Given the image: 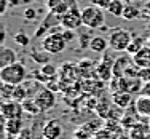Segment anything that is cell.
Segmentation results:
<instances>
[{"mask_svg":"<svg viewBox=\"0 0 150 139\" xmlns=\"http://www.w3.org/2000/svg\"><path fill=\"white\" fill-rule=\"evenodd\" d=\"M62 133H64V126L56 118L48 120L43 125V128H42V138H45V139H59L62 136Z\"/></svg>","mask_w":150,"mask_h":139,"instance_id":"cell-8","label":"cell"},{"mask_svg":"<svg viewBox=\"0 0 150 139\" xmlns=\"http://www.w3.org/2000/svg\"><path fill=\"white\" fill-rule=\"evenodd\" d=\"M81 21L88 29H101L105 23L104 10L96 5H86L81 8Z\"/></svg>","mask_w":150,"mask_h":139,"instance_id":"cell-2","label":"cell"},{"mask_svg":"<svg viewBox=\"0 0 150 139\" xmlns=\"http://www.w3.org/2000/svg\"><path fill=\"white\" fill-rule=\"evenodd\" d=\"M0 80L3 83L11 85H23L27 80V69L23 62H15L11 66H6L0 69Z\"/></svg>","mask_w":150,"mask_h":139,"instance_id":"cell-1","label":"cell"},{"mask_svg":"<svg viewBox=\"0 0 150 139\" xmlns=\"http://www.w3.org/2000/svg\"><path fill=\"white\" fill-rule=\"evenodd\" d=\"M93 2H96V0H93Z\"/></svg>","mask_w":150,"mask_h":139,"instance_id":"cell-40","label":"cell"},{"mask_svg":"<svg viewBox=\"0 0 150 139\" xmlns=\"http://www.w3.org/2000/svg\"><path fill=\"white\" fill-rule=\"evenodd\" d=\"M24 18H26V21H35L37 19V11H35L34 8H26Z\"/></svg>","mask_w":150,"mask_h":139,"instance_id":"cell-32","label":"cell"},{"mask_svg":"<svg viewBox=\"0 0 150 139\" xmlns=\"http://www.w3.org/2000/svg\"><path fill=\"white\" fill-rule=\"evenodd\" d=\"M129 2H139V0H129Z\"/></svg>","mask_w":150,"mask_h":139,"instance_id":"cell-37","label":"cell"},{"mask_svg":"<svg viewBox=\"0 0 150 139\" xmlns=\"http://www.w3.org/2000/svg\"><path fill=\"white\" fill-rule=\"evenodd\" d=\"M131 139H150V122H141L139 120L137 123L128 131Z\"/></svg>","mask_w":150,"mask_h":139,"instance_id":"cell-13","label":"cell"},{"mask_svg":"<svg viewBox=\"0 0 150 139\" xmlns=\"http://www.w3.org/2000/svg\"><path fill=\"white\" fill-rule=\"evenodd\" d=\"M144 46H145V45H144V37H142V35H141V37H134L133 40H131V43H129V46H128L126 51L129 53L131 56H133V55H136V53H137L141 48H144Z\"/></svg>","mask_w":150,"mask_h":139,"instance_id":"cell-25","label":"cell"},{"mask_svg":"<svg viewBox=\"0 0 150 139\" xmlns=\"http://www.w3.org/2000/svg\"><path fill=\"white\" fill-rule=\"evenodd\" d=\"M43 87L46 88V90L53 91V93H58V91L61 90V87H62V85H61L59 82H58V77H53L51 80L48 82V83H46V85H43Z\"/></svg>","mask_w":150,"mask_h":139,"instance_id":"cell-29","label":"cell"},{"mask_svg":"<svg viewBox=\"0 0 150 139\" xmlns=\"http://www.w3.org/2000/svg\"><path fill=\"white\" fill-rule=\"evenodd\" d=\"M147 27H149V29H150V23H149V26H147Z\"/></svg>","mask_w":150,"mask_h":139,"instance_id":"cell-38","label":"cell"},{"mask_svg":"<svg viewBox=\"0 0 150 139\" xmlns=\"http://www.w3.org/2000/svg\"><path fill=\"white\" fill-rule=\"evenodd\" d=\"M18 62V55L13 48H8V46L3 45L0 48V69L6 66H11V64Z\"/></svg>","mask_w":150,"mask_h":139,"instance_id":"cell-16","label":"cell"},{"mask_svg":"<svg viewBox=\"0 0 150 139\" xmlns=\"http://www.w3.org/2000/svg\"><path fill=\"white\" fill-rule=\"evenodd\" d=\"M91 139H94V138H91Z\"/></svg>","mask_w":150,"mask_h":139,"instance_id":"cell-41","label":"cell"},{"mask_svg":"<svg viewBox=\"0 0 150 139\" xmlns=\"http://www.w3.org/2000/svg\"><path fill=\"white\" fill-rule=\"evenodd\" d=\"M5 38H6V26L5 24H0V43H5Z\"/></svg>","mask_w":150,"mask_h":139,"instance_id":"cell-34","label":"cell"},{"mask_svg":"<svg viewBox=\"0 0 150 139\" xmlns=\"http://www.w3.org/2000/svg\"><path fill=\"white\" fill-rule=\"evenodd\" d=\"M107 38H109L110 50H113V51H126L128 46L131 43V40H133V35H131L129 30L117 27V29L110 30Z\"/></svg>","mask_w":150,"mask_h":139,"instance_id":"cell-3","label":"cell"},{"mask_svg":"<svg viewBox=\"0 0 150 139\" xmlns=\"http://www.w3.org/2000/svg\"><path fill=\"white\" fill-rule=\"evenodd\" d=\"M94 139H118V134H115V133H112L110 130H107L105 126H102L101 130L96 133V136Z\"/></svg>","mask_w":150,"mask_h":139,"instance_id":"cell-27","label":"cell"},{"mask_svg":"<svg viewBox=\"0 0 150 139\" xmlns=\"http://www.w3.org/2000/svg\"><path fill=\"white\" fill-rule=\"evenodd\" d=\"M112 102H113L115 106H118V107H121V109H128L129 106L134 104L133 93H131V91H126V90L113 93V94H112Z\"/></svg>","mask_w":150,"mask_h":139,"instance_id":"cell-15","label":"cell"},{"mask_svg":"<svg viewBox=\"0 0 150 139\" xmlns=\"http://www.w3.org/2000/svg\"><path fill=\"white\" fill-rule=\"evenodd\" d=\"M133 64L139 69H150V45H145L136 55H133Z\"/></svg>","mask_w":150,"mask_h":139,"instance_id":"cell-12","label":"cell"},{"mask_svg":"<svg viewBox=\"0 0 150 139\" xmlns=\"http://www.w3.org/2000/svg\"><path fill=\"white\" fill-rule=\"evenodd\" d=\"M6 5H8V0H2V10H0V13H2V15H5Z\"/></svg>","mask_w":150,"mask_h":139,"instance_id":"cell-35","label":"cell"},{"mask_svg":"<svg viewBox=\"0 0 150 139\" xmlns=\"http://www.w3.org/2000/svg\"><path fill=\"white\" fill-rule=\"evenodd\" d=\"M125 3L123 0H112L107 8V13H110L112 16H117V18H121L123 16V11H125Z\"/></svg>","mask_w":150,"mask_h":139,"instance_id":"cell-19","label":"cell"},{"mask_svg":"<svg viewBox=\"0 0 150 139\" xmlns=\"http://www.w3.org/2000/svg\"><path fill=\"white\" fill-rule=\"evenodd\" d=\"M149 45H150V37H149Z\"/></svg>","mask_w":150,"mask_h":139,"instance_id":"cell-39","label":"cell"},{"mask_svg":"<svg viewBox=\"0 0 150 139\" xmlns=\"http://www.w3.org/2000/svg\"><path fill=\"white\" fill-rule=\"evenodd\" d=\"M50 53L48 51H37V50H32V51L29 53V58L32 59V61L34 62H37V64H42V66H43V64H48V62H51L50 61Z\"/></svg>","mask_w":150,"mask_h":139,"instance_id":"cell-18","label":"cell"},{"mask_svg":"<svg viewBox=\"0 0 150 139\" xmlns=\"http://www.w3.org/2000/svg\"><path fill=\"white\" fill-rule=\"evenodd\" d=\"M139 16H141V10L136 5H133V3H129V5L125 6V11H123V16L121 18L126 19V21H134V19H137Z\"/></svg>","mask_w":150,"mask_h":139,"instance_id":"cell-22","label":"cell"},{"mask_svg":"<svg viewBox=\"0 0 150 139\" xmlns=\"http://www.w3.org/2000/svg\"><path fill=\"white\" fill-rule=\"evenodd\" d=\"M113 62L112 58H109V56H104V61L99 62V66L96 67V75H98L101 80L107 82L110 77H113Z\"/></svg>","mask_w":150,"mask_h":139,"instance_id":"cell-10","label":"cell"},{"mask_svg":"<svg viewBox=\"0 0 150 139\" xmlns=\"http://www.w3.org/2000/svg\"><path fill=\"white\" fill-rule=\"evenodd\" d=\"M66 45H67V42L62 35V30L50 32L42 40V48L45 51H48L50 55H59V53H62L66 50Z\"/></svg>","mask_w":150,"mask_h":139,"instance_id":"cell-4","label":"cell"},{"mask_svg":"<svg viewBox=\"0 0 150 139\" xmlns=\"http://www.w3.org/2000/svg\"><path fill=\"white\" fill-rule=\"evenodd\" d=\"M0 112H2V118L3 120H11V118H21L24 109L21 102L10 99V101H3L0 106Z\"/></svg>","mask_w":150,"mask_h":139,"instance_id":"cell-6","label":"cell"},{"mask_svg":"<svg viewBox=\"0 0 150 139\" xmlns=\"http://www.w3.org/2000/svg\"><path fill=\"white\" fill-rule=\"evenodd\" d=\"M16 139H34V131H32V128L24 126L23 131L19 133V136H18Z\"/></svg>","mask_w":150,"mask_h":139,"instance_id":"cell-30","label":"cell"},{"mask_svg":"<svg viewBox=\"0 0 150 139\" xmlns=\"http://www.w3.org/2000/svg\"><path fill=\"white\" fill-rule=\"evenodd\" d=\"M110 2H112V0H96V2H93V3H94L96 6H99L101 10H104V11H107V8H109Z\"/></svg>","mask_w":150,"mask_h":139,"instance_id":"cell-33","label":"cell"},{"mask_svg":"<svg viewBox=\"0 0 150 139\" xmlns=\"http://www.w3.org/2000/svg\"><path fill=\"white\" fill-rule=\"evenodd\" d=\"M40 72H43L45 75H48V77H58L59 67L56 66L54 62H48V64H43V66L40 67Z\"/></svg>","mask_w":150,"mask_h":139,"instance_id":"cell-26","label":"cell"},{"mask_svg":"<svg viewBox=\"0 0 150 139\" xmlns=\"http://www.w3.org/2000/svg\"><path fill=\"white\" fill-rule=\"evenodd\" d=\"M24 128L23 118H11V120H3V130H5L6 139H15L19 136V133Z\"/></svg>","mask_w":150,"mask_h":139,"instance_id":"cell-9","label":"cell"},{"mask_svg":"<svg viewBox=\"0 0 150 139\" xmlns=\"http://www.w3.org/2000/svg\"><path fill=\"white\" fill-rule=\"evenodd\" d=\"M21 104H23V109H24V112H26L27 115H38V113H42L34 98H27L26 101L21 102Z\"/></svg>","mask_w":150,"mask_h":139,"instance_id":"cell-21","label":"cell"},{"mask_svg":"<svg viewBox=\"0 0 150 139\" xmlns=\"http://www.w3.org/2000/svg\"><path fill=\"white\" fill-rule=\"evenodd\" d=\"M62 35H64V38H66L67 43L72 42L74 38H77V34H75V30H72V29H62Z\"/></svg>","mask_w":150,"mask_h":139,"instance_id":"cell-31","label":"cell"},{"mask_svg":"<svg viewBox=\"0 0 150 139\" xmlns=\"http://www.w3.org/2000/svg\"><path fill=\"white\" fill-rule=\"evenodd\" d=\"M107 48H110L109 46V38L102 37V35H96V37L91 38V43H90V50L94 53H104L107 51Z\"/></svg>","mask_w":150,"mask_h":139,"instance_id":"cell-17","label":"cell"},{"mask_svg":"<svg viewBox=\"0 0 150 139\" xmlns=\"http://www.w3.org/2000/svg\"><path fill=\"white\" fill-rule=\"evenodd\" d=\"M74 3H69L66 0H46V8L50 10V13L54 16L61 18L64 13L69 11V8L72 6Z\"/></svg>","mask_w":150,"mask_h":139,"instance_id":"cell-11","label":"cell"},{"mask_svg":"<svg viewBox=\"0 0 150 139\" xmlns=\"http://www.w3.org/2000/svg\"><path fill=\"white\" fill-rule=\"evenodd\" d=\"M15 91H16V85L3 83V82H2V87H0V94H2L3 101H10V99L15 98Z\"/></svg>","mask_w":150,"mask_h":139,"instance_id":"cell-23","label":"cell"},{"mask_svg":"<svg viewBox=\"0 0 150 139\" xmlns=\"http://www.w3.org/2000/svg\"><path fill=\"white\" fill-rule=\"evenodd\" d=\"M13 40H15V43L19 45V46H27L30 43V38H29V35H27L26 32H18V34H15Z\"/></svg>","mask_w":150,"mask_h":139,"instance_id":"cell-28","label":"cell"},{"mask_svg":"<svg viewBox=\"0 0 150 139\" xmlns=\"http://www.w3.org/2000/svg\"><path fill=\"white\" fill-rule=\"evenodd\" d=\"M126 62H128V59L125 58V56L115 59V62H113V75H115V77H123L125 75V70L129 67V64H126Z\"/></svg>","mask_w":150,"mask_h":139,"instance_id":"cell-20","label":"cell"},{"mask_svg":"<svg viewBox=\"0 0 150 139\" xmlns=\"http://www.w3.org/2000/svg\"><path fill=\"white\" fill-rule=\"evenodd\" d=\"M118 139H131V138H129V134H125L123 133L121 136H118Z\"/></svg>","mask_w":150,"mask_h":139,"instance_id":"cell-36","label":"cell"},{"mask_svg":"<svg viewBox=\"0 0 150 139\" xmlns=\"http://www.w3.org/2000/svg\"><path fill=\"white\" fill-rule=\"evenodd\" d=\"M134 107L137 110L139 117L150 118V94H139L134 99Z\"/></svg>","mask_w":150,"mask_h":139,"instance_id":"cell-14","label":"cell"},{"mask_svg":"<svg viewBox=\"0 0 150 139\" xmlns=\"http://www.w3.org/2000/svg\"><path fill=\"white\" fill-rule=\"evenodd\" d=\"M34 99H35V102H37V106H38V109H40L42 113L51 110L56 106V93L46 90L45 87H43V90L38 93Z\"/></svg>","mask_w":150,"mask_h":139,"instance_id":"cell-7","label":"cell"},{"mask_svg":"<svg viewBox=\"0 0 150 139\" xmlns=\"http://www.w3.org/2000/svg\"><path fill=\"white\" fill-rule=\"evenodd\" d=\"M66 2H67V0H66Z\"/></svg>","mask_w":150,"mask_h":139,"instance_id":"cell-42","label":"cell"},{"mask_svg":"<svg viewBox=\"0 0 150 139\" xmlns=\"http://www.w3.org/2000/svg\"><path fill=\"white\" fill-rule=\"evenodd\" d=\"M59 26L62 27V29H72V30H77L80 26H83L81 10H78L75 3L69 8V11L64 13V15L59 18Z\"/></svg>","mask_w":150,"mask_h":139,"instance_id":"cell-5","label":"cell"},{"mask_svg":"<svg viewBox=\"0 0 150 139\" xmlns=\"http://www.w3.org/2000/svg\"><path fill=\"white\" fill-rule=\"evenodd\" d=\"M149 120H150V118H149Z\"/></svg>","mask_w":150,"mask_h":139,"instance_id":"cell-43","label":"cell"},{"mask_svg":"<svg viewBox=\"0 0 150 139\" xmlns=\"http://www.w3.org/2000/svg\"><path fill=\"white\" fill-rule=\"evenodd\" d=\"M74 139H91V138H94V134L91 133L90 130H88L86 126H85L83 123L80 125V126H77L74 130Z\"/></svg>","mask_w":150,"mask_h":139,"instance_id":"cell-24","label":"cell"}]
</instances>
